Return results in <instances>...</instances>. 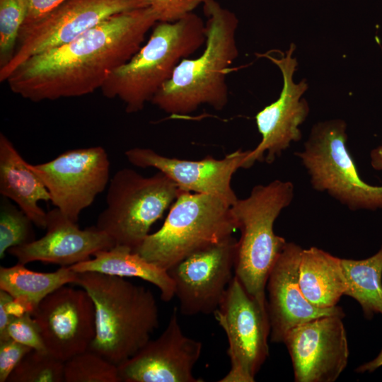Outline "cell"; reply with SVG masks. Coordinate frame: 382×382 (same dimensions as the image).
<instances>
[{"label": "cell", "instance_id": "ac0fdd59", "mask_svg": "<svg viewBox=\"0 0 382 382\" xmlns=\"http://www.w3.org/2000/svg\"><path fill=\"white\" fill-rule=\"evenodd\" d=\"M302 250L295 243L286 242L268 277L267 306L272 342H283L290 330L311 320L325 316H345L340 306L318 308L304 296L299 280Z\"/></svg>", "mask_w": 382, "mask_h": 382}, {"label": "cell", "instance_id": "4dcf8cb0", "mask_svg": "<svg viewBox=\"0 0 382 382\" xmlns=\"http://www.w3.org/2000/svg\"><path fill=\"white\" fill-rule=\"evenodd\" d=\"M33 349L8 338L0 340V382H6L22 359Z\"/></svg>", "mask_w": 382, "mask_h": 382}, {"label": "cell", "instance_id": "3957f363", "mask_svg": "<svg viewBox=\"0 0 382 382\" xmlns=\"http://www.w3.org/2000/svg\"><path fill=\"white\" fill-rule=\"evenodd\" d=\"M91 297L96 335L88 349L117 366L137 353L159 324L152 291L124 277L95 272H77L75 283Z\"/></svg>", "mask_w": 382, "mask_h": 382}, {"label": "cell", "instance_id": "1f68e13d", "mask_svg": "<svg viewBox=\"0 0 382 382\" xmlns=\"http://www.w3.org/2000/svg\"><path fill=\"white\" fill-rule=\"evenodd\" d=\"M65 1L66 0H24L26 6V16L21 29L44 18Z\"/></svg>", "mask_w": 382, "mask_h": 382}, {"label": "cell", "instance_id": "e0dca14e", "mask_svg": "<svg viewBox=\"0 0 382 382\" xmlns=\"http://www.w3.org/2000/svg\"><path fill=\"white\" fill-rule=\"evenodd\" d=\"M250 151L237 150L221 159L206 156L198 161L165 156L148 148H132L125 154L135 166L162 172L180 190L216 195L232 205L238 198L231 187V179L237 170L245 168Z\"/></svg>", "mask_w": 382, "mask_h": 382}, {"label": "cell", "instance_id": "4fadbf2b", "mask_svg": "<svg viewBox=\"0 0 382 382\" xmlns=\"http://www.w3.org/2000/svg\"><path fill=\"white\" fill-rule=\"evenodd\" d=\"M295 45L291 43L286 53L274 57L268 53L264 57L279 69L283 78V88L278 99L265 107L255 115L257 129L262 139L257 146L250 150L245 163L250 168L256 161L272 163L288 149L292 142L301 140L299 126L309 113L307 101L302 98L308 88L306 79L296 83L293 80L297 62L293 57Z\"/></svg>", "mask_w": 382, "mask_h": 382}, {"label": "cell", "instance_id": "2e32d148", "mask_svg": "<svg viewBox=\"0 0 382 382\" xmlns=\"http://www.w3.org/2000/svg\"><path fill=\"white\" fill-rule=\"evenodd\" d=\"M175 307L163 332L149 340L137 353L118 365L121 382H201L193 369L202 343L186 336Z\"/></svg>", "mask_w": 382, "mask_h": 382}, {"label": "cell", "instance_id": "8992f818", "mask_svg": "<svg viewBox=\"0 0 382 382\" xmlns=\"http://www.w3.org/2000/svg\"><path fill=\"white\" fill-rule=\"evenodd\" d=\"M231 205L216 195L180 190L162 226L133 251L164 269L232 236Z\"/></svg>", "mask_w": 382, "mask_h": 382}, {"label": "cell", "instance_id": "8fae6325", "mask_svg": "<svg viewBox=\"0 0 382 382\" xmlns=\"http://www.w3.org/2000/svg\"><path fill=\"white\" fill-rule=\"evenodd\" d=\"M30 166L42 180L54 207L76 223L110 181V163L100 146L68 150Z\"/></svg>", "mask_w": 382, "mask_h": 382}, {"label": "cell", "instance_id": "d6986e66", "mask_svg": "<svg viewBox=\"0 0 382 382\" xmlns=\"http://www.w3.org/2000/svg\"><path fill=\"white\" fill-rule=\"evenodd\" d=\"M46 233L39 239L9 248L18 262L40 261L69 267L115 246L112 238L96 226L80 229L57 208L47 212Z\"/></svg>", "mask_w": 382, "mask_h": 382}, {"label": "cell", "instance_id": "52a82bcc", "mask_svg": "<svg viewBox=\"0 0 382 382\" xmlns=\"http://www.w3.org/2000/svg\"><path fill=\"white\" fill-rule=\"evenodd\" d=\"M180 190L161 171L144 177L124 168L110 180L106 207L96 226L108 234L115 245L137 248L177 198Z\"/></svg>", "mask_w": 382, "mask_h": 382}, {"label": "cell", "instance_id": "cb8c5ba5", "mask_svg": "<svg viewBox=\"0 0 382 382\" xmlns=\"http://www.w3.org/2000/svg\"><path fill=\"white\" fill-rule=\"evenodd\" d=\"M18 262L11 267H0V289L12 297H22L37 308L50 294L66 284L77 281V272L62 266L52 272H38Z\"/></svg>", "mask_w": 382, "mask_h": 382}, {"label": "cell", "instance_id": "7c38bea8", "mask_svg": "<svg viewBox=\"0 0 382 382\" xmlns=\"http://www.w3.org/2000/svg\"><path fill=\"white\" fill-rule=\"evenodd\" d=\"M237 240L231 236L192 253L168 270L179 312L214 314L234 275Z\"/></svg>", "mask_w": 382, "mask_h": 382}, {"label": "cell", "instance_id": "ba28073f", "mask_svg": "<svg viewBox=\"0 0 382 382\" xmlns=\"http://www.w3.org/2000/svg\"><path fill=\"white\" fill-rule=\"evenodd\" d=\"M346 129L340 119L318 122L303 150L295 155L315 190L326 192L352 211L382 210V185H369L360 178L347 147Z\"/></svg>", "mask_w": 382, "mask_h": 382}, {"label": "cell", "instance_id": "5bb4252c", "mask_svg": "<svg viewBox=\"0 0 382 382\" xmlns=\"http://www.w3.org/2000/svg\"><path fill=\"white\" fill-rule=\"evenodd\" d=\"M339 316H325L299 325L283 343L290 355L296 382H334L347 367V332Z\"/></svg>", "mask_w": 382, "mask_h": 382}, {"label": "cell", "instance_id": "603a6c76", "mask_svg": "<svg viewBox=\"0 0 382 382\" xmlns=\"http://www.w3.org/2000/svg\"><path fill=\"white\" fill-rule=\"evenodd\" d=\"M340 262L346 281L344 295L358 302L366 319L382 316V245L369 257Z\"/></svg>", "mask_w": 382, "mask_h": 382}, {"label": "cell", "instance_id": "9a60e30c", "mask_svg": "<svg viewBox=\"0 0 382 382\" xmlns=\"http://www.w3.org/2000/svg\"><path fill=\"white\" fill-rule=\"evenodd\" d=\"M33 317L47 351L63 361L88 350L96 335L94 303L81 287H59L39 303Z\"/></svg>", "mask_w": 382, "mask_h": 382}, {"label": "cell", "instance_id": "d6a6232c", "mask_svg": "<svg viewBox=\"0 0 382 382\" xmlns=\"http://www.w3.org/2000/svg\"><path fill=\"white\" fill-rule=\"evenodd\" d=\"M381 366H382V349L374 359L361 364L355 369V371L358 374L372 373Z\"/></svg>", "mask_w": 382, "mask_h": 382}, {"label": "cell", "instance_id": "6da1fadb", "mask_svg": "<svg viewBox=\"0 0 382 382\" xmlns=\"http://www.w3.org/2000/svg\"><path fill=\"white\" fill-rule=\"evenodd\" d=\"M157 23L150 6L114 15L71 42L29 57L8 85L33 102L90 94L130 59Z\"/></svg>", "mask_w": 382, "mask_h": 382}, {"label": "cell", "instance_id": "d4e9b609", "mask_svg": "<svg viewBox=\"0 0 382 382\" xmlns=\"http://www.w3.org/2000/svg\"><path fill=\"white\" fill-rule=\"evenodd\" d=\"M65 382H121L118 366L88 349L64 361Z\"/></svg>", "mask_w": 382, "mask_h": 382}, {"label": "cell", "instance_id": "9c48e42d", "mask_svg": "<svg viewBox=\"0 0 382 382\" xmlns=\"http://www.w3.org/2000/svg\"><path fill=\"white\" fill-rule=\"evenodd\" d=\"M228 340L230 370L220 382H253L269 357L267 304L250 295L234 275L214 313Z\"/></svg>", "mask_w": 382, "mask_h": 382}, {"label": "cell", "instance_id": "5b68a950", "mask_svg": "<svg viewBox=\"0 0 382 382\" xmlns=\"http://www.w3.org/2000/svg\"><path fill=\"white\" fill-rule=\"evenodd\" d=\"M294 196L291 182L274 180L254 186L248 197L238 199L231 205L241 232L234 275L250 295L265 304L270 272L286 243L283 237L274 233V224Z\"/></svg>", "mask_w": 382, "mask_h": 382}, {"label": "cell", "instance_id": "f1b7e54d", "mask_svg": "<svg viewBox=\"0 0 382 382\" xmlns=\"http://www.w3.org/2000/svg\"><path fill=\"white\" fill-rule=\"evenodd\" d=\"M31 347L33 349L47 352L39 327L30 314L12 317L6 329V339Z\"/></svg>", "mask_w": 382, "mask_h": 382}, {"label": "cell", "instance_id": "7a4b0ae2", "mask_svg": "<svg viewBox=\"0 0 382 382\" xmlns=\"http://www.w3.org/2000/svg\"><path fill=\"white\" fill-rule=\"evenodd\" d=\"M206 40L202 53L183 59L151 103L172 115H186L202 105L221 110L228 100L227 75L238 56V19L216 0H203Z\"/></svg>", "mask_w": 382, "mask_h": 382}, {"label": "cell", "instance_id": "44dd1931", "mask_svg": "<svg viewBox=\"0 0 382 382\" xmlns=\"http://www.w3.org/2000/svg\"><path fill=\"white\" fill-rule=\"evenodd\" d=\"M93 258L69 266L75 272H95L121 277H137L156 286L162 301L175 296V284L168 271L146 260L129 247L115 245L96 252Z\"/></svg>", "mask_w": 382, "mask_h": 382}, {"label": "cell", "instance_id": "484cf974", "mask_svg": "<svg viewBox=\"0 0 382 382\" xmlns=\"http://www.w3.org/2000/svg\"><path fill=\"white\" fill-rule=\"evenodd\" d=\"M64 364L48 352L33 349L13 369L7 382H62Z\"/></svg>", "mask_w": 382, "mask_h": 382}, {"label": "cell", "instance_id": "4316f807", "mask_svg": "<svg viewBox=\"0 0 382 382\" xmlns=\"http://www.w3.org/2000/svg\"><path fill=\"white\" fill-rule=\"evenodd\" d=\"M32 220L8 198L1 196L0 204V258L13 247L35 240Z\"/></svg>", "mask_w": 382, "mask_h": 382}, {"label": "cell", "instance_id": "836d02e7", "mask_svg": "<svg viewBox=\"0 0 382 382\" xmlns=\"http://www.w3.org/2000/svg\"><path fill=\"white\" fill-rule=\"evenodd\" d=\"M370 163L374 170L382 171V145L371 151Z\"/></svg>", "mask_w": 382, "mask_h": 382}, {"label": "cell", "instance_id": "f546056e", "mask_svg": "<svg viewBox=\"0 0 382 382\" xmlns=\"http://www.w3.org/2000/svg\"><path fill=\"white\" fill-rule=\"evenodd\" d=\"M150 7L155 12L158 22H175L187 14L200 4L203 0H149Z\"/></svg>", "mask_w": 382, "mask_h": 382}, {"label": "cell", "instance_id": "7402d4cb", "mask_svg": "<svg viewBox=\"0 0 382 382\" xmlns=\"http://www.w3.org/2000/svg\"><path fill=\"white\" fill-rule=\"evenodd\" d=\"M340 259L317 247L302 250L299 284L304 296L315 306H336L345 294L346 281Z\"/></svg>", "mask_w": 382, "mask_h": 382}, {"label": "cell", "instance_id": "83f0119b", "mask_svg": "<svg viewBox=\"0 0 382 382\" xmlns=\"http://www.w3.org/2000/svg\"><path fill=\"white\" fill-rule=\"evenodd\" d=\"M25 16L24 0H0V67L11 59Z\"/></svg>", "mask_w": 382, "mask_h": 382}, {"label": "cell", "instance_id": "277c9868", "mask_svg": "<svg viewBox=\"0 0 382 382\" xmlns=\"http://www.w3.org/2000/svg\"><path fill=\"white\" fill-rule=\"evenodd\" d=\"M205 40V23L193 12L175 22H158L146 44L112 72L100 88L103 95L119 98L128 113L141 111Z\"/></svg>", "mask_w": 382, "mask_h": 382}, {"label": "cell", "instance_id": "ffe728a7", "mask_svg": "<svg viewBox=\"0 0 382 382\" xmlns=\"http://www.w3.org/2000/svg\"><path fill=\"white\" fill-rule=\"evenodd\" d=\"M0 194L14 202L39 228H45L47 212L38 204L50 201L47 189L12 142L0 134Z\"/></svg>", "mask_w": 382, "mask_h": 382}, {"label": "cell", "instance_id": "30bf717a", "mask_svg": "<svg viewBox=\"0 0 382 382\" xmlns=\"http://www.w3.org/2000/svg\"><path fill=\"white\" fill-rule=\"evenodd\" d=\"M150 6L149 0H66L37 23L20 31L10 61L0 67V81L29 57L68 43L108 18Z\"/></svg>", "mask_w": 382, "mask_h": 382}]
</instances>
